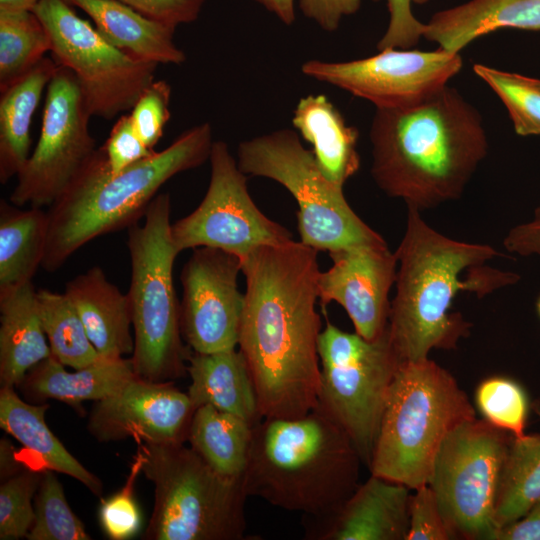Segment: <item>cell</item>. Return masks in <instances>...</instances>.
Returning a JSON list of instances; mask_svg holds the SVG:
<instances>
[{
  "instance_id": "1",
  "label": "cell",
  "mask_w": 540,
  "mask_h": 540,
  "mask_svg": "<svg viewBox=\"0 0 540 540\" xmlns=\"http://www.w3.org/2000/svg\"><path fill=\"white\" fill-rule=\"evenodd\" d=\"M246 280L238 347L263 418H297L318 403L321 319L317 250L263 245L241 258Z\"/></svg>"
},
{
  "instance_id": "2",
  "label": "cell",
  "mask_w": 540,
  "mask_h": 540,
  "mask_svg": "<svg viewBox=\"0 0 540 540\" xmlns=\"http://www.w3.org/2000/svg\"><path fill=\"white\" fill-rule=\"evenodd\" d=\"M371 175L389 197L426 210L461 197L488 153L479 111L448 85L404 108H376Z\"/></svg>"
},
{
  "instance_id": "3",
  "label": "cell",
  "mask_w": 540,
  "mask_h": 540,
  "mask_svg": "<svg viewBox=\"0 0 540 540\" xmlns=\"http://www.w3.org/2000/svg\"><path fill=\"white\" fill-rule=\"evenodd\" d=\"M396 292L390 304L388 333L400 363L428 358L432 349H454L471 324L451 312L458 293L483 297L515 284L520 276L483 264L501 255L490 245L451 239L407 207L406 228L395 252Z\"/></svg>"
},
{
  "instance_id": "4",
  "label": "cell",
  "mask_w": 540,
  "mask_h": 540,
  "mask_svg": "<svg viewBox=\"0 0 540 540\" xmlns=\"http://www.w3.org/2000/svg\"><path fill=\"white\" fill-rule=\"evenodd\" d=\"M213 142L212 127L204 122L184 131L164 150L117 174L109 171L103 149L97 148L66 191L49 206L41 267L54 272L96 237L137 224L162 185L209 160Z\"/></svg>"
},
{
  "instance_id": "5",
  "label": "cell",
  "mask_w": 540,
  "mask_h": 540,
  "mask_svg": "<svg viewBox=\"0 0 540 540\" xmlns=\"http://www.w3.org/2000/svg\"><path fill=\"white\" fill-rule=\"evenodd\" d=\"M360 461L345 431L317 408L297 418H262L253 426L243 484L248 496L321 517L358 487Z\"/></svg>"
},
{
  "instance_id": "6",
  "label": "cell",
  "mask_w": 540,
  "mask_h": 540,
  "mask_svg": "<svg viewBox=\"0 0 540 540\" xmlns=\"http://www.w3.org/2000/svg\"><path fill=\"white\" fill-rule=\"evenodd\" d=\"M475 410L455 378L429 358L400 363L390 385L369 469L417 489L429 483L445 436Z\"/></svg>"
},
{
  "instance_id": "7",
  "label": "cell",
  "mask_w": 540,
  "mask_h": 540,
  "mask_svg": "<svg viewBox=\"0 0 540 540\" xmlns=\"http://www.w3.org/2000/svg\"><path fill=\"white\" fill-rule=\"evenodd\" d=\"M170 212L169 194H158L144 222L128 228L127 240L131 264L127 294L134 335L130 359L137 377L160 383L183 377L191 354L183 343L173 281L180 252L172 240Z\"/></svg>"
},
{
  "instance_id": "8",
  "label": "cell",
  "mask_w": 540,
  "mask_h": 540,
  "mask_svg": "<svg viewBox=\"0 0 540 540\" xmlns=\"http://www.w3.org/2000/svg\"><path fill=\"white\" fill-rule=\"evenodd\" d=\"M142 473L153 484L146 540H242L243 479L216 472L190 446L137 442Z\"/></svg>"
},
{
  "instance_id": "9",
  "label": "cell",
  "mask_w": 540,
  "mask_h": 540,
  "mask_svg": "<svg viewBox=\"0 0 540 540\" xmlns=\"http://www.w3.org/2000/svg\"><path fill=\"white\" fill-rule=\"evenodd\" d=\"M237 164L245 175L272 179L296 200L300 241L317 251L386 243L351 208L343 187L320 170L299 135L281 129L242 141Z\"/></svg>"
},
{
  "instance_id": "10",
  "label": "cell",
  "mask_w": 540,
  "mask_h": 540,
  "mask_svg": "<svg viewBox=\"0 0 540 540\" xmlns=\"http://www.w3.org/2000/svg\"><path fill=\"white\" fill-rule=\"evenodd\" d=\"M316 408L340 426L370 466L387 394L400 365L388 326L377 339L345 332L327 321L318 339Z\"/></svg>"
},
{
  "instance_id": "11",
  "label": "cell",
  "mask_w": 540,
  "mask_h": 540,
  "mask_svg": "<svg viewBox=\"0 0 540 540\" xmlns=\"http://www.w3.org/2000/svg\"><path fill=\"white\" fill-rule=\"evenodd\" d=\"M512 437L475 417L443 439L428 484L452 536L492 540L501 473Z\"/></svg>"
},
{
  "instance_id": "12",
  "label": "cell",
  "mask_w": 540,
  "mask_h": 540,
  "mask_svg": "<svg viewBox=\"0 0 540 540\" xmlns=\"http://www.w3.org/2000/svg\"><path fill=\"white\" fill-rule=\"evenodd\" d=\"M33 12L49 34L54 61L77 78L91 117L111 120L131 110L155 80L158 64L113 46L65 0H39Z\"/></svg>"
},
{
  "instance_id": "13",
  "label": "cell",
  "mask_w": 540,
  "mask_h": 540,
  "mask_svg": "<svg viewBox=\"0 0 540 540\" xmlns=\"http://www.w3.org/2000/svg\"><path fill=\"white\" fill-rule=\"evenodd\" d=\"M91 118L73 72L59 66L46 89L37 145L10 194L16 206H51L96 151Z\"/></svg>"
},
{
  "instance_id": "14",
  "label": "cell",
  "mask_w": 540,
  "mask_h": 540,
  "mask_svg": "<svg viewBox=\"0 0 540 540\" xmlns=\"http://www.w3.org/2000/svg\"><path fill=\"white\" fill-rule=\"evenodd\" d=\"M209 162L210 181L201 203L171 224L172 240L179 252L211 247L241 260L257 247L293 240L286 228L256 206L246 175L224 141L213 142Z\"/></svg>"
},
{
  "instance_id": "15",
  "label": "cell",
  "mask_w": 540,
  "mask_h": 540,
  "mask_svg": "<svg viewBox=\"0 0 540 540\" xmlns=\"http://www.w3.org/2000/svg\"><path fill=\"white\" fill-rule=\"evenodd\" d=\"M459 53L386 48L358 60H308L307 77L330 84L373 103L376 108L416 105L444 87L462 68Z\"/></svg>"
},
{
  "instance_id": "16",
  "label": "cell",
  "mask_w": 540,
  "mask_h": 540,
  "mask_svg": "<svg viewBox=\"0 0 540 540\" xmlns=\"http://www.w3.org/2000/svg\"><path fill=\"white\" fill-rule=\"evenodd\" d=\"M241 260L229 252L198 247L185 263L180 327L192 352L213 353L238 346L244 294L238 288Z\"/></svg>"
},
{
  "instance_id": "17",
  "label": "cell",
  "mask_w": 540,
  "mask_h": 540,
  "mask_svg": "<svg viewBox=\"0 0 540 540\" xmlns=\"http://www.w3.org/2000/svg\"><path fill=\"white\" fill-rule=\"evenodd\" d=\"M196 411L187 392L173 382L135 376L112 395L96 401L87 428L99 442L132 437L137 442L180 444L187 441Z\"/></svg>"
},
{
  "instance_id": "18",
  "label": "cell",
  "mask_w": 540,
  "mask_h": 540,
  "mask_svg": "<svg viewBox=\"0 0 540 540\" xmlns=\"http://www.w3.org/2000/svg\"><path fill=\"white\" fill-rule=\"evenodd\" d=\"M329 255L332 266L318 277L320 303H338L357 334L367 340L379 338L388 326V297L396 280V254L383 243L343 248Z\"/></svg>"
},
{
  "instance_id": "19",
  "label": "cell",
  "mask_w": 540,
  "mask_h": 540,
  "mask_svg": "<svg viewBox=\"0 0 540 540\" xmlns=\"http://www.w3.org/2000/svg\"><path fill=\"white\" fill-rule=\"evenodd\" d=\"M409 488L371 474L334 512L308 517L313 540H406L410 522Z\"/></svg>"
},
{
  "instance_id": "20",
  "label": "cell",
  "mask_w": 540,
  "mask_h": 540,
  "mask_svg": "<svg viewBox=\"0 0 540 540\" xmlns=\"http://www.w3.org/2000/svg\"><path fill=\"white\" fill-rule=\"evenodd\" d=\"M64 293L101 358L117 359L133 353L129 296L106 278L102 268L94 266L72 278Z\"/></svg>"
},
{
  "instance_id": "21",
  "label": "cell",
  "mask_w": 540,
  "mask_h": 540,
  "mask_svg": "<svg viewBox=\"0 0 540 540\" xmlns=\"http://www.w3.org/2000/svg\"><path fill=\"white\" fill-rule=\"evenodd\" d=\"M32 281L0 289V384L15 388L28 371L51 356Z\"/></svg>"
},
{
  "instance_id": "22",
  "label": "cell",
  "mask_w": 540,
  "mask_h": 540,
  "mask_svg": "<svg viewBox=\"0 0 540 540\" xmlns=\"http://www.w3.org/2000/svg\"><path fill=\"white\" fill-rule=\"evenodd\" d=\"M423 37L459 53L475 39L503 28L540 30V0H470L435 13Z\"/></svg>"
},
{
  "instance_id": "23",
  "label": "cell",
  "mask_w": 540,
  "mask_h": 540,
  "mask_svg": "<svg viewBox=\"0 0 540 540\" xmlns=\"http://www.w3.org/2000/svg\"><path fill=\"white\" fill-rule=\"evenodd\" d=\"M137 376L130 358H100L69 372L53 355L31 368L17 386L26 399H53L70 405L102 400Z\"/></svg>"
},
{
  "instance_id": "24",
  "label": "cell",
  "mask_w": 540,
  "mask_h": 540,
  "mask_svg": "<svg viewBox=\"0 0 540 540\" xmlns=\"http://www.w3.org/2000/svg\"><path fill=\"white\" fill-rule=\"evenodd\" d=\"M187 373L191 379L187 393L196 409L210 405L252 425L263 418L253 380L239 349L191 352Z\"/></svg>"
},
{
  "instance_id": "25",
  "label": "cell",
  "mask_w": 540,
  "mask_h": 540,
  "mask_svg": "<svg viewBox=\"0 0 540 540\" xmlns=\"http://www.w3.org/2000/svg\"><path fill=\"white\" fill-rule=\"evenodd\" d=\"M65 1L84 11L109 43L131 56L158 65H179L186 60L174 41V27L116 0Z\"/></svg>"
},
{
  "instance_id": "26",
  "label": "cell",
  "mask_w": 540,
  "mask_h": 540,
  "mask_svg": "<svg viewBox=\"0 0 540 540\" xmlns=\"http://www.w3.org/2000/svg\"><path fill=\"white\" fill-rule=\"evenodd\" d=\"M292 123L312 145L317 164L334 184L342 186L360 168L357 150L359 132L326 95L302 97L293 112Z\"/></svg>"
},
{
  "instance_id": "27",
  "label": "cell",
  "mask_w": 540,
  "mask_h": 540,
  "mask_svg": "<svg viewBox=\"0 0 540 540\" xmlns=\"http://www.w3.org/2000/svg\"><path fill=\"white\" fill-rule=\"evenodd\" d=\"M49 404L28 403L14 388L0 390V427L13 436L36 460L37 470L68 475L101 496V480L87 470L49 429L45 413Z\"/></svg>"
},
{
  "instance_id": "28",
  "label": "cell",
  "mask_w": 540,
  "mask_h": 540,
  "mask_svg": "<svg viewBox=\"0 0 540 540\" xmlns=\"http://www.w3.org/2000/svg\"><path fill=\"white\" fill-rule=\"evenodd\" d=\"M59 65L44 57L27 74L1 92L0 182L17 176L30 156V128L44 89Z\"/></svg>"
},
{
  "instance_id": "29",
  "label": "cell",
  "mask_w": 540,
  "mask_h": 540,
  "mask_svg": "<svg viewBox=\"0 0 540 540\" xmlns=\"http://www.w3.org/2000/svg\"><path fill=\"white\" fill-rule=\"evenodd\" d=\"M49 231L47 211L0 202V289L32 281L42 266Z\"/></svg>"
},
{
  "instance_id": "30",
  "label": "cell",
  "mask_w": 540,
  "mask_h": 540,
  "mask_svg": "<svg viewBox=\"0 0 540 540\" xmlns=\"http://www.w3.org/2000/svg\"><path fill=\"white\" fill-rule=\"evenodd\" d=\"M253 426L238 416L203 405L193 415L187 441L216 472L243 479Z\"/></svg>"
},
{
  "instance_id": "31",
  "label": "cell",
  "mask_w": 540,
  "mask_h": 540,
  "mask_svg": "<svg viewBox=\"0 0 540 540\" xmlns=\"http://www.w3.org/2000/svg\"><path fill=\"white\" fill-rule=\"evenodd\" d=\"M539 500L540 434L512 437L496 499V530L521 518Z\"/></svg>"
},
{
  "instance_id": "32",
  "label": "cell",
  "mask_w": 540,
  "mask_h": 540,
  "mask_svg": "<svg viewBox=\"0 0 540 540\" xmlns=\"http://www.w3.org/2000/svg\"><path fill=\"white\" fill-rule=\"evenodd\" d=\"M37 299L51 353L58 361L64 366L80 369L101 358L65 293L40 289Z\"/></svg>"
},
{
  "instance_id": "33",
  "label": "cell",
  "mask_w": 540,
  "mask_h": 540,
  "mask_svg": "<svg viewBox=\"0 0 540 540\" xmlns=\"http://www.w3.org/2000/svg\"><path fill=\"white\" fill-rule=\"evenodd\" d=\"M51 52L49 34L33 11L0 13V92Z\"/></svg>"
},
{
  "instance_id": "34",
  "label": "cell",
  "mask_w": 540,
  "mask_h": 540,
  "mask_svg": "<svg viewBox=\"0 0 540 540\" xmlns=\"http://www.w3.org/2000/svg\"><path fill=\"white\" fill-rule=\"evenodd\" d=\"M473 70L505 105L518 135H540V79L479 63Z\"/></svg>"
},
{
  "instance_id": "35",
  "label": "cell",
  "mask_w": 540,
  "mask_h": 540,
  "mask_svg": "<svg viewBox=\"0 0 540 540\" xmlns=\"http://www.w3.org/2000/svg\"><path fill=\"white\" fill-rule=\"evenodd\" d=\"M34 523L28 540H90L82 521L70 508L52 470H44L34 497Z\"/></svg>"
},
{
  "instance_id": "36",
  "label": "cell",
  "mask_w": 540,
  "mask_h": 540,
  "mask_svg": "<svg viewBox=\"0 0 540 540\" xmlns=\"http://www.w3.org/2000/svg\"><path fill=\"white\" fill-rule=\"evenodd\" d=\"M474 399L487 423L513 437L525 435L531 403L520 383L506 376L487 377L478 384Z\"/></svg>"
},
{
  "instance_id": "37",
  "label": "cell",
  "mask_w": 540,
  "mask_h": 540,
  "mask_svg": "<svg viewBox=\"0 0 540 540\" xmlns=\"http://www.w3.org/2000/svg\"><path fill=\"white\" fill-rule=\"evenodd\" d=\"M43 471L32 469L14 474L0 487V539L26 537L34 519V497Z\"/></svg>"
},
{
  "instance_id": "38",
  "label": "cell",
  "mask_w": 540,
  "mask_h": 540,
  "mask_svg": "<svg viewBox=\"0 0 540 540\" xmlns=\"http://www.w3.org/2000/svg\"><path fill=\"white\" fill-rule=\"evenodd\" d=\"M140 473H142V454L137 449L124 486L105 499L100 507V524L112 540L129 539L140 528L141 514L134 498V487Z\"/></svg>"
},
{
  "instance_id": "39",
  "label": "cell",
  "mask_w": 540,
  "mask_h": 540,
  "mask_svg": "<svg viewBox=\"0 0 540 540\" xmlns=\"http://www.w3.org/2000/svg\"><path fill=\"white\" fill-rule=\"evenodd\" d=\"M171 86L165 80H154L134 103L130 117L140 139L151 149L163 136L170 119Z\"/></svg>"
},
{
  "instance_id": "40",
  "label": "cell",
  "mask_w": 540,
  "mask_h": 540,
  "mask_svg": "<svg viewBox=\"0 0 540 540\" xmlns=\"http://www.w3.org/2000/svg\"><path fill=\"white\" fill-rule=\"evenodd\" d=\"M101 148L112 174L123 171L155 152L136 133L130 114L121 115L117 119Z\"/></svg>"
},
{
  "instance_id": "41",
  "label": "cell",
  "mask_w": 540,
  "mask_h": 540,
  "mask_svg": "<svg viewBox=\"0 0 540 540\" xmlns=\"http://www.w3.org/2000/svg\"><path fill=\"white\" fill-rule=\"evenodd\" d=\"M410 499V522L406 540H448L453 536L441 514L429 484L415 489Z\"/></svg>"
},
{
  "instance_id": "42",
  "label": "cell",
  "mask_w": 540,
  "mask_h": 540,
  "mask_svg": "<svg viewBox=\"0 0 540 540\" xmlns=\"http://www.w3.org/2000/svg\"><path fill=\"white\" fill-rule=\"evenodd\" d=\"M412 2L413 0H387L390 19L386 32L377 43V50L411 49L418 44L424 35L426 24L418 21L412 14Z\"/></svg>"
},
{
  "instance_id": "43",
  "label": "cell",
  "mask_w": 540,
  "mask_h": 540,
  "mask_svg": "<svg viewBox=\"0 0 540 540\" xmlns=\"http://www.w3.org/2000/svg\"><path fill=\"white\" fill-rule=\"evenodd\" d=\"M141 14L176 28L197 20L205 0H116Z\"/></svg>"
},
{
  "instance_id": "44",
  "label": "cell",
  "mask_w": 540,
  "mask_h": 540,
  "mask_svg": "<svg viewBox=\"0 0 540 540\" xmlns=\"http://www.w3.org/2000/svg\"><path fill=\"white\" fill-rule=\"evenodd\" d=\"M360 5L361 0H299L303 14L328 32L337 30L342 17L354 14Z\"/></svg>"
},
{
  "instance_id": "45",
  "label": "cell",
  "mask_w": 540,
  "mask_h": 540,
  "mask_svg": "<svg viewBox=\"0 0 540 540\" xmlns=\"http://www.w3.org/2000/svg\"><path fill=\"white\" fill-rule=\"evenodd\" d=\"M505 249L520 256H540V206L530 221L513 227L503 240Z\"/></svg>"
},
{
  "instance_id": "46",
  "label": "cell",
  "mask_w": 540,
  "mask_h": 540,
  "mask_svg": "<svg viewBox=\"0 0 540 540\" xmlns=\"http://www.w3.org/2000/svg\"><path fill=\"white\" fill-rule=\"evenodd\" d=\"M492 540H540V500L521 518L498 528Z\"/></svg>"
},
{
  "instance_id": "47",
  "label": "cell",
  "mask_w": 540,
  "mask_h": 540,
  "mask_svg": "<svg viewBox=\"0 0 540 540\" xmlns=\"http://www.w3.org/2000/svg\"><path fill=\"white\" fill-rule=\"evenodd\" d=\"M268 11L274 13L284 24L291 25L295 21L294 0H255Z\"/></svg>"
},
{
  "instance_id": "48",
  "label": "cell",
  "mask_w": 540,
  "mask_h": 540,
  "mask_svg": "<svg viewBox=\"0 0 540 540\" xmlns=\"http://www.w3.org/2000/svg\"><path fill=\"white\" fill-rule=\"evenodd\" d=\"M39 0H0V13L33 11Z\"/></svg>"
},
{
  "instance_id": "49",
  "label": "cell",
  "mask_w": 540,
  "mask_h": 540,
  "mask_svg": "<svg viewBox=\"0 0 540 540\" xmlns=\"http://www.w3.org/2000/svg\"><path fill=\"white\" fill-rule=\"evenodd\" d=\"M531 409L535 412V414L540 419V398H537L531 403Z\"/></svg>"
},
{
  "instance_id": "50",
  "label": "cell",
  "mask_w": 540,
  "mask_h": 540,
  "mask_svg": "<svg viewBox=\"0 0 540 540\" xmlns=\"http://www.w3.org/2000/svg\"><path fill=\"white\" fill-rule=\"evenodd\" d=\"M536 309H537V313H538V315L540 317V297H539V299H538V301L536 303Z\"/></svg>"
},
{
  "instance_id": "51",
  "label": "cell",
  "mask_w": 540,
  "mask_h": 540,
  "mask_svg": "<svg viewBox=\"0 0 540 540\" xmlns=\"http://www.w3.org/2000/svg\"><path fill=\"white\" fill-rule=\"evenodd\" d=\"M428 0H413V2H415L416 4H424L426 3Z\"/></svg>"
}]
</instances>
